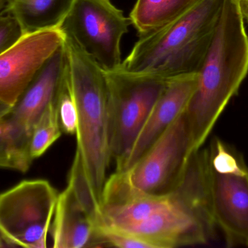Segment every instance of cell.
I'll return each mask as SVG.
<instances>
[{"mask_svg":"<svg viewBox=\"0 0 248 248\" xmlns=\"http://www.w3.org/2000/svg\"><path fill=\"white\" fill-rule=\"evenodd\" d=\"M208 152L210 167L217 173H242L248 169L243 157L219 138L212 140Z\"/></svg>","mask_w":248,"mask_h":248,"instance_id":"obj_18","label":"cell"},{"mask_svg":"<svg viewBox=\"0 0 248 248\" xmlns=\"http://www.w3.org/2000/svg\"><path fill=\"white\" fill-rule=\"evenodd\" d=\"M50 230L55 248L106 247L95 217L68 184L58 195Z\"/></svg>","mask_w":248,"mask_h":248,"instance_id":"obj_12","label":"cell"},{"mask_svg":"<svg viewBox=\"0 0 248 248\" xmlns=\"http://www.w3.org/2000/svg\"><path fill=\"white\" fill-rule=\"evenodd\" d=\"M64 46L78 113L75 154L100 202L112 160L106 71L66 36Z\"/></svg>","mask_w":248,"mask_h":248,"instance_id":"obj_4","label":"cell"},{"mask_svg":"<svg viewBox=\"0 0 248 248\" xmlns=\"http://www.w3.org/2000/svg\"><path fill=\"white\" fill-rule=\"evenodd\" d=\"M34 125L14 107L0 119V168L29 170L33 160L30 147Z\"/></svg>","mask_w":248,"mask_h":248,"instance_id":"obj_13","label":"cell"},{"mask_svg":"<svg viewBox=\"0 0 248 248\" xmlns=\"http://www.w3.org/2000/svg\"><path fill=\"white\" fill-rule=\"evenodd\" d=\"M60 29L23 35L0 55V103L14 106L46 61L63 45Z\"/></svg>","mask_w":248,"mask_h":248,"instance_id":"obj_9","label":"cell"},{"mask_svg":"<svg viewBox=\"0 0 248 248\" xmlns=\"http://www.w3.org/2000/svg\"><path fill=\"white\" fill-rule=\"evenodd\" d=\"M209 188L214 223L222 231L227 246H248V169L222 174L209 164Z\"/></svg>","mask_w":248,"mask_h":248,"instance_id":"obj_11","label":"cell"},{"mask_svg":"<svg viewBox=\"0 0 248 248\" xmlns=\"http://www.w3.org/2000/svg\"><path fill=\"white\" fill-rule=\"evenodd\" d=\"M248 73V36L239 0H223L218 26L185 114L193 152L202 148Z\"/></svg>","mask_w":248,"mask_h":248,"instance_id":"obj_2","label":"cell"},{"mask_svg":"<svg viewBox=\"0 0 248 248\" xmlns=\"http://www.w3.org/2000/svg\"><path fill=\"white\" fill-rule=\"evenodd\" d=\"M185 111L127 170L131 183L140 190L166 195L173 192L182 179L194 153Z\"/></svg>","mask_w":248,"mask_h":248,"instance_id":"obj_8","label":"cell"},{"mask_svg":"<svg viewBox=\"0 0 248 248\" xmlns=\"http://www.w3.org/2000/svg\"><path fill=\"white\" fill-rule=\"evenodd\" d=\"M74 0H7L3 12L16 19L23 35L60 29Z\"/></svg>","mask_w":248,"mask_h":248,"instance_id":"obj_14","label":"cell"},{"mask_svg":"<svg viewBox=\"0 0 248 248\" xmlns=\"http://www.w3.org/2000/svg\"><path fill=\"white\" fill-rule=\"evenodd\" d=\"M201 0H137L129 15L140 36L165 26Z\"/></svg>","mask_w":248,"mask_h":248,"instance_id":"obj_15","label":"cell"},{"mask_svg":"<svg viewBox=\"0 0 248 248\" xmlns=\"http://www.w3.org/2000/svg\"><path fill=\"white\" fill-rule=\"evenodd\" d=\"M59 194L43 179L23 181L0 195V236L13 246L46 248Z\"/></svg>","mask_w":248,"mask_h":248,"instance_id":"obj_6","label":"cell"},{"mask_svg":"<svg viewBox=\"0 0 248 248\" xmlns=\"http://www.w3.org/2000/svg\"><path fill=\"white\" fill-rule=\"evenodd\" d=\"M131 25L110 0H74L60 29L106 71L122 64L121 41Z\"/></svg>","mask_w":248,"mask_h":248,"instance_id":"obj_7","label":"cell"},{"mask_svg":"<svg viewBox=\"0 0 248 248\" xmlns=\"http://www.w3.org/2000/svg\"><path fill=\"white\" fill-rule=\"evenodd\" d=\"M55 102L62 132L68 135H76L78 127V113L71 87L68 58L66 66L57 90Z\"/></svg>","mask_w":248,"mask_h":248,"instance_id":"obj_17","label":"cell"},{"mask_svg":"<svg viewBox=\"0 0 248 248\" xmlns=\"http://www.w3.org/2000/svg\"><path fill=\"white\" fill-rule=\"evenodd\" d=\"M243 18L248 23V0H239Z\"/></svg>","mask_w":248,"mask_h":248,"instance_id":"obj_21","label":"cell"},{"mask_svg":"<svg viewBox=\"0 0 248 248\" xmlns=\"http://www.w3.org/2000/svg\"><path fill=\"white\" fill-rule=\"evenodd\" d=\"M106 71L108 86L110 151L117 166L131 149L161 95L166 80L130 72L121 66Z\"/></svg>","mask_w":248,"mask_h":248,"instance_id":"obj_5","label":"cell"},{"mask_svg":"<svg viewBox=\"0 0 248 248\" xmlns=\"http://www.w3.org/2000/svg\"><path fill=\"white\" fill-rule=\"evenodd\" d=\"M7 1V0H0V13H2L3 10H4Z\"/></svg>","mask_w":248,"mask_h":248,"instance_id":"obj_23","label":"cell"},{"mask_svg":"<svg viewBox=\"0 0 248 248\" xmlns=\"http://www.w3.org/2000/svg\"><path fill=\"white\" fill-rule=\"evenodd\" d=\"M62 133L55 97L41 114L33 128L30 147L33 160L43 155Z\"/></svg>","mask_w":248,"mask_h":248,"instance_id":"obj_16","label":"cell"},{"mask_svg":"<svg viewBox=\"0 0 248 248\" xmlns=\"http://www.w3.org/2000/svg\"><path fill=\"white\" fill-rule=\"evenodd\" d=\"M106 247L120 248H149L145 243L122 231L103 228L100 230Z\"/></svg>","mask_w":248,"mask_h":248,"instance_id":"obj_20","label":"cell"},{"mask_svg":"<svg viewBox=\"0 0 248 248\" xmlns=\"http://www.w3.org/2000/svg\"><path fill=\"white\" fill-rule=\"evenodd\" d=\"M23 36L21 29L14 17L0 13V55L11 48Z\"/></svg>","mask_w":248,"mask_h":248,"instance_id":"obj_19","label":"cell"},{"mask_svg":"<svg viewBox=\"0 0 248 248\" xmlns=\"http://www.w3.org/2000/svg\"><path fill=\"white\" fill-rule=\"evenodd\" d=\"M198 73L182 74L166 80V85L157 99L131 149L116 171L130 170L155 141L186 110L196 90Z\"/></svg>","mask_w":248,"mask_h":248,"instance_id":"obj_10","label":"cell"},{"mask_svg":"<svg viewBox=\"0 0 248 248\" xmlns=\"http://www.w3.org/2000/svg\"><path fill=\"white\" fill-rule=\"evenodd\" d=\"M223 0H201L155 31L140 36L121 67L167 80L198 73L214 39Z\"/></svg>","mask_w":248,"mask_h":248,"instance_id":"obj_3","label":"cell"},{"mask_svg":"<svg viewBox=\"0 0 248 248\" xmlns=\"http://www.w3.org/2000/svg\"><path fill=\"white\" fill-rule=\"evenodd\" d=\"M100 229L122 231L149 248H173L208 243L216 227L206 164L189 160L178 186L163 195L136 187L127 171L108 178L100 200Z\"/></svg>","mask_w":248,"mask_h":248,"instance_id":"obj_1","label":"cell"},{"mask_svg":"<svg viewBox=\"0 0 248 248\" xmlns=\"http://www.w3.org/2000/svg\"><path fill=\"white\" fill-rule=\"evenodd\" d=\"M12 108H13V106L0 103V119L2 118L4 115H7L11 110Z\"/></svg>","mask_w":248,"mask_h":248,"instance_id":"obj_22","label":"cell"}]
</instances>
